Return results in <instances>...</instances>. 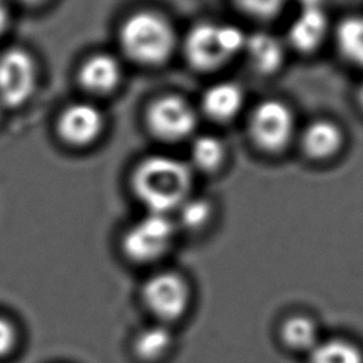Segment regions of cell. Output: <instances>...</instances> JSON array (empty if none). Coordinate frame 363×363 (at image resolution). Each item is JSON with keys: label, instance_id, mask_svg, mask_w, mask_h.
<instances>
[{"label": "cell", "instance_id": "11", "mask_svg": "<svg viewBox=\"0 0 363 363\" xmlns=\"http://www.w3.org/2000/svg\"><path fill=\"white\" fill-rule=\"evenodd\" d=\"M81 85L92 94L112 92L121 82L122 69L116 58L109 54H95L79 69Z\"/></svg>", "mask_w": 363, "mask_h": 363}, {"label": "cell", "instance_id": "12", "mask_svg": "<svg viewBox=\"0 0 363 363\" xmlns=\"http://www.w3.org/2000/svg\"><path fill=\"white\" fill-rule=\"evenodd\" d=\"M303 152L316 160L335 156L343 145V132L332 121L319 119L306 126L301 138Z\"/></svg>", "mask_w": 363, "mask_h": 363}, {"label": "cell", "instance_id": "15", "mask_svg": "<svg viewBox=\"0 0 363 363\" xmlns=\"http://www.w3.org/2000/svg\"><path fill=\"white\" fill-rule=\"evenodd\" d=\"M173 346V333L164 323H155L142 329L135 340V354L143 362H157L163 359Z\"/></svg>", "mask_w": 363, "mask_h": 363}, {"label": "cell", "instance_id": "5", "mask_svg": "<svg viewBox=\"0 0 363 363\" xmlns=\"http://www.w3.org/2000/svg\"><path fill=\"white\" fill-rule=\"evenodd\" d=\"M174 234L176 225L169 216L147 213L125 231L122 250L138 264L153 262L169 252Z\"/></svg>", "mask_w": 363, "mask_h": 363}, {"label": "cell", "instance_id": "21", "mask_svg": "<svg viewBox=\"0 0 363 363\" xmlns=\"http://www.w3.org/2000/svg\"><path fill=\"white\" fill-rule=\"evenodd\" d=\"M248 16L255 18H272L282 9L284 0H234Z\"/></svg>", "mask_w": 363, "mask_h": 363}, {"label": "cell", "instance_id": "2", "mask_svg": "<svg viewBox=\"0 0 363 363\" xmlns=\"http://www.w3.org/2000/svg\"><path fill=\"white\" fill-rule=\"evenodd\" d=\"M121 47L135 62L156 67L166 62L176 48V31L160 13L140 10L130 14L119 31Z\"/></svg>", "mask_w": 363, "mask_h": 363}, {"label": "cell", "instance_id": "8", "mask_svg": "<svg viewBox=\"0 0 363 363\" xmlns=\"http://www.w3.org/2000/svg\"><path fill=\"white\" fill-rule=\"evenodd\" d=\"M35 85V65L23 50L11 48L0 55V101L16 108L33 94Z\"/></svg>", "mask_w": 363, "mask_h": 363}, {"label": "cell", "instance_id": "10", "mask_svg": "<svg viewBox=\"0 0 363 363\" xmlns=\"http://www.w3.org/2000/svg\"><path fill=\"white\" fill-rule=\"evenodd\" d=\"M328 33V17L323 7L302 9L292 21L288 38L298 51L311 52L316 50Z\"/></svg>", "mask_w": 363, "mask_h": 363}, {"label": "cell", "instance_id": "23", "mask_svg": "<svg viewBox=\"0 0 363 363\" xmlns=\"http://www.w3.org/2000/svg\"><path fill=\"white\" fill-rule=\"evenodd\" d=\"M7 20H9V11H7V7H6V3H4V0H0V34L6 28Z\"/></svg>", "mask_w": 363, "mask_h": 363}, {"label": "cell", "instance_id": "16", "mask_svg": "<svg viewBox=\"0 0 363 363\" xmlns=\"http://www.w3.org/2000/svg\"><path fill=\"white\" fill-rule=\"evenodd\" d=\"M335 34L340 55L350 64L363 68V16L343 18Z\"/></svg>", "mask_w": 363, "mask_h": 363}, {"label": "cell", "instance_id": "6", "mask_svg": "<svg viewBox=\"0 0 363 363\" xmlns=\"http://www.w3.org/2000/svg\"><path fill=\"white\" fill-rule=\"evenodd\" d=\"M146 125L156 138L176 142L194 130L197 115L187 99L170 94L156 98L147 106Z\"/></svg>", "mask_w": 363, "mask_h": 363}, {"label": "cell", "instance_id": "3", "mask_svg": "<svg viewBox=\"0 0 363 363\" xmlns=\"http://www.w3.org/2000/svg\"><path fill=\"white\" fill-rule=\"evenodd\" d=\"M245 34L233 24L201 21L186 34L183 50L199 71H214L244 50Z\"/></svg>", "mask_w": 363, "mask_h": 363}, {"label": "cell", "instance_id": "17", "mask_svg": "<svg viewBox=\"0 0 363 363\" xmlns=\"http://www.w3.org/2000/svg\"><path fill=\"white\" fill-rule=\"evenodd\" d=\"M281 339L288 349L303 352L306 354L320 340L316 323L303 315H294L284 320L281 326Z\"/></svg>", "mask_w": 363, "mask_h": 363}, {"label": "cell", "instance_id": "13", "mask_svg": "<svg viewBox=\"0 0 363 363\" xmlns=\"http://www.w3.org/2000/svg\"><path fill=\"white\" fill-rule=\"evenodd\" d=\"M244 104V92L240 85L224 81L217 82L206 89L201 98L204 113L214 121H230L241 109Z\"/></svg>", "mask_w": 363, "mask_h": 363}, {"label": "cell", "instance_id": "22", "mask_svg": "<svg viewBox=\"0 0 363 363\" xmlns=\"http://www.w3.org/2000/svg\"><path fill=\"white\" fill-rule=\"evenodd\" d=\"M16 343V332L10 322L0 318V356L7 354Z\"/></svg>", "mask_w": 363, "mask_h": 363}, {"label": "cell", "instance_id": "20", "mask_svg": "<svg viewBox=\"0 0 363 363\" xmlns=\"http://www.w3.org/2000/svg\"><path fill=\"white\" fill-rule=\"evenodd\" d=\"M180 223L189 230L204 227L211 217V206L203 199H187L179 208Z\"/></svg>", "mask_w": 363, "mask_h": 363}, {"label": "cell", "instance_id": "19", "mask_svg": "<svg viewBox=\"0 0 363 363\" xmlns=\"http://www.w3.org/2000/svg\"><path fill=\"white\" fill-rule=\"evenodd\" d=\"M193 163L206 172L216 170L224 160L225 149L223 142L213 135H201L191 145Z\"/></svg>", "mask_w": 363, "mask_h": 363}, {"label": "cell", "instance_id": "26", "mask_svg": "<svg viewBox=\"0 0 363 363\" xmlns=\"http://www.w3.org/2000/svg\"><path fill=\"white\" fill-rule=\"evenodd\" d=\"M18 1H23L26 4H37V3H41L44 0H18Z\"/></svg>", "mask_w": 363, "mask_h": 363}, {"label": "cell", "instance_id": "27", "mask_svg": "<svg viewBox=\"0 0 363 363\" xmlns=\"http://www.w3.org/2000/svg\"><path fill=\"white\" fill-rule=\"evenodd\" d=\"M345 1H363V0H345Z\"/></svg>", "mask_w": 363, "mask_h": 363}, {"label": "cell", "instance_id": "25", "mask_svg": "<svg viewBox=\"0 0 363 363\" xmlns=\"http://www.w3.org/2000/svg\"><path fill=\"white\" fill-rule=\"evenodd\" d=\"M357 101H359V105H360L362 109H363V82L360 84L359 91H357Z\"/></svg>", "mask_w": 363, "mask_h": 363}, {"label": "cell", "instance_id": "18", "mask_svg": "<svg viewBox=\"0 0 363 363\" xmlns=\"http://www.w3.org/2000/svg\"><path fill=\"white\" fill-rule=\"evenodd\" d=\"M308 363H363V352L350 340L330 337L313 346Z\"/></svg>", "mask_w": 363, "mask_h": 363}, {"label": "cell", "instance_id": "24", "mask_svg": "<svg viewBox=\"0 0 363 363\" xmlns=\"http://www.w3.org/2000/svg\"><path fill=\"white\" fill-rule=\"evenodd\" d=\"M302 9H312V7H322L323 0H296Z\"/></svg>", "mask_w": 363, "mask_h": 363}, {"label": "cell", "instance_id": "1", "mask_svg": "<svg viewBox=\"0 0 363 363\" xmlns=\"http://www.w3.org/2000/svg\"><path fill=\"white\" fill-rule=\"evenodd\" d=\"M132 189L149 213L167 216L189 199L191 170L180 159L149 156L133 170Z\"/></svg>", "mask_w": 363, "mask_h": 363}, {"label": "cell", "instance_id": "4", "mask_svg": "<svg viewBox=\"0 0 363 363\" xmlns=\"http://www.w3.org/2000/svg\"><path fill=\"white\" fill-rule=\"evenodd\" d=\"M142 299L157 322L167 325L186 315L191 302V289L179 272L159 271L145 281Z\"/></svg>", "mask_w": 363, "mask_h": 363}, {"label": "cell", "instance_id": "14", "mask_svg": "<svg viewBox=\"0 0 363 363\" xmlns=\"http://www.w3.org/2000/svg\"><path fill=\"white\" fill-rule=\"evenodd\" d=\"M244 50L248 54V60L254 69L259 74H272L284 62V47L279 40L264 31L252 33L245 37Z\"/></svg>", "mask_w": 363, "mask_h": 363}, {"label": "cell", "instance_id": "9", "mask_svg": "<svg viewBox=\"0 0 363 363\" xmlns=\"http://www.w3.org/2000/svg\"><path fill=\"white\" fill-rule=\"evenodd\" d=\"M104 128V118L98 108L79 102L69 105L58 119L61 138L75 146L92 143Z\"/></svg>", "mask_w": 363, "mask_h": 363}, {"label": "cell", "instance_id": "7", "mask_svg": "<svg viewBox=\"0 0 363 363\" xmlns=\"http://www.w3.org/2000/svg\"><path fill=\"white\" fill-rule=\"evenodd\" d=\"M294 125V115L286 104L267 99L254 108L250 118V133L259 149L278 152L289 143Z\"/></svg>", "mask_w": 363, "mask_h": 363}]
</instances>
